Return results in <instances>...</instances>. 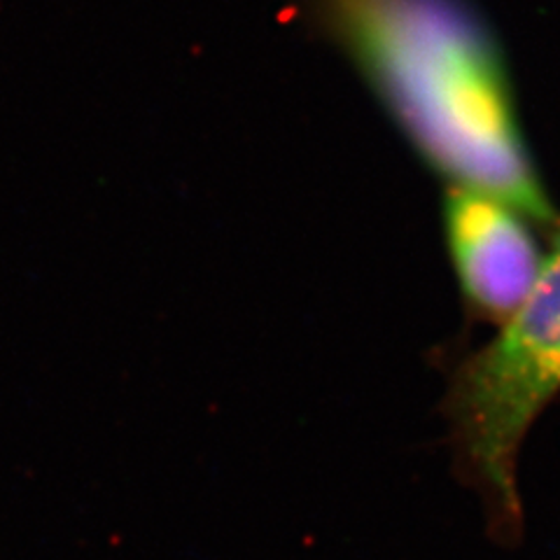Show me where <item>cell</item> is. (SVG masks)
I'll list each match as a JSON object with an SVG mask.
<instances>
[{
	"label": "cell",
	"instance_id": "cell-1",
	"mask_svg": "<svg viewBox=\"0 0 560 560\" xmlns=\"http://www.w3.org/2000/svg\"><path fill=\"white\" fill-rule=\"evenodd\" d=\"M341 40L397 125L451 187L539 226L560 215L523 138L498 35L469 0H327Z\"/></svg>",
	"mask_w": 560,
	"mask_h": 560
},
{
	"label": "cell",
	"instance_id": "cell-2",
	"mask_svg": "<svg viewBox=\"0 0 560 560\" xmlns=\"http://www.w3.org/2000/svg\"><path fill=\"white\" fill-rule=\"evenodd\" d=\"M533 292L448 385L455 455L502 533L521 530L518 458L535 420L560 395V226Z\"/></svg>",
	"mask_w": 560,
	"mask_h": 560
},
{
	"label": "cell",
	"instance_id": "cell-3",
	"mask_svg": "<svg viewBox=\"0 0 560 560\" xmlns=\"http://www.w3.org/2000/svg\"><path fill=\"white\" fill-rule=\"evenodd\" d=\"M528 215L483 191L451 187L444 230L463 300L481 320L504 325L528 300L545 267Z\"/></svg>",
	"mask_w": 560,
	"mask_h": 560
}]
</instances>
